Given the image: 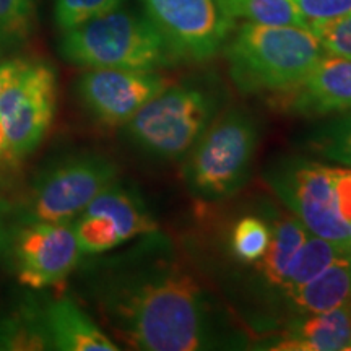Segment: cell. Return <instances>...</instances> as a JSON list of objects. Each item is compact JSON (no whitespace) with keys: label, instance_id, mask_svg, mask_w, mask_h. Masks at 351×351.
<instances>
[{"label":"cell","instance_id":"1","mask_svg":"<svg viewBox=\"0 0 351 351\" xmlns=\"http://www.w3.org/2000/svg\"><path fill=\"white\" fill-rule=\"evenodd\" d=\"M85 280L99 317L132 350L202 351L238 343L173 241L160 231L95 263Z\"/></svg>","mask_w":351,"mask_h":351},{"label":"cell","instance_id":"2","mask_svg":"<svg viewBox=\"0 0 351 351\" xmlns=\"http://www.w3.org/2000/svg\"><path fill=\"white\" fill-rule=\"evenodd\" d=\"M228 103L230 95L217 77L169 83L127 122L125 137L155 160H182Z\"/></svg>","mask_w":351,"mask_h":351},{"label":"cell","instance_id":"3","mask_svg":"<svg viewBox=\"0 0 351 351\" xmlns=\"http://www.w3.org/2000/svg\"><path fill=\"white\" fill-rule=\"evenodd\" d=\"M223 46L231 82L247 95H274L300 83L327 54L306 26L244 21Z\"/></svg>","mask_w":351,"mask_h":351},{"label":"cell","instance_id":"4","mask_svg":"<svg viewBox=\"0 0 351 351\" xmlns=\"http://www.w3.org/2000/svg\"><path fill=\"white\" fill-rule=\"evenodd\" d=\"M59 51L85 69L160 72L179 62L148 16L124 5L62 33Z\"/></svg>","mask_w":351,"mask_h":351},{"label":"cell","instance_id":"5","mask_svg":"<svg viewBox=\"0 0 351 351\" xmlns=\"http://www.w3.org/2000/svg\"><path fill=\"white\" fill-rule=\"evenodd\" d=\"M258 138V122L249 109H223L184 156L181 174L187 191L210 204L238 194L251 178Z\"/></svg>","mask_w":351,"mask_h":351},{"label":"cell","instance_id":"6","mask_svg":"<svg viewBox=\"0 0 351 351\" xmlns=\"http://www.w3.org/2000/svg\"><path fill=\"white\" fill-rule=\"evenodd\" d=\"M263 181L311 234L346 247L350 226L337 205L332 166L283 156L265 169Z\"/></svg>","mask_w":351,"mask_h":351},{"label":"cell","instance_id":"7","mask_svg":"<svg viewBox=\"0 0 351 351\" xmlns=\"http://www.w3.org/2000/svg\"><path fill=\"white\" fill-rule=\"evenodd\" d=\"M119 169L106 156L80 153L38 174L29 195V221H73L95 197L117 181Z\"/></svg>","mask_w":351,"mask_h":351},{"label":"cell","instance_id":"8","mask_svg":"<svg viewBox=\"0 0 351 351\" xmlns=\"http://www.w3.org/2000/svg\"><path fill=\"white\" fill-rule=\"evenodd\" d=\"M145 15L178 60L207 62L236 28L217 0H142Z\"/></svg>","mask_w":351,"mask_h":351},{"label":"cell","instance_id":"9","mask_svg":"<svg viewBox=\"0 0 351 351\" xmlns=\"http://www.w3.org/2000/svg\"><path fill=\"white\" fill-rule=\"evenodd\" d=\"M57 103L56 70L46 62H28L0 96V119L5 125L8 153H33L51 129Z\"/></svg>","mask_w":351,"mask_h":351},{"label":"cell","instance_id":"10","mask_svg":"<svg viewBox=\"0 0 351 351\" xmlns=\"http://www.w3.org/2000/svg\"><path fill=\"white\" fill-rule=\"evenodd\" d=\"M72 225L83 256L106 254L140 236L160 231L142 195L119 181L95 197Z\"/></svg>","mask_w":351,"mask_h":351},{"label":"cell","instance_id":"11","mask_svg":"<svg viewBox=\"0 0 351 351\" xmlns=\"http://www.w3.org/2000/svg\"><path fill=\"white\" fill-rule=\"evenodd\" d=\"M12 256L19 282L32 289H44L65 282L83 254L72 221H29L16 232Z\"/></svg>","mask_w":351,"mask_h":351},{"label":"cell","instance_id":"12","mask_svg":"<svg viewBox=\"0 0 351 351\" xmlns=\"http://www.w3.org/2000/svg\"><path fill=\"white\" fill-rule=\"evenodd\" d=\"M169 80L160 72L127 69H88L77 82L82 104L96 121L124 127Z\"/></svg>","mask_w":351,"mask_h":351},{"label":"cell","instance_id":"13","mask_svg":"<svg viewBox=\"0 0 351 351\" xmlns=\"http://www.w3.org/2000/svg\"><path fill=\"white\" fill-rule=\"evenodd\" d=\"M270 98L278 111L311 119L351 111V59L326 54L300 83Z\"/></svg>","mask_w":351,"mask_h":351},{"label":"cell","instance_id":"14","mask_svg":"<svg viewBox=\"0 0 351 351\" xmlns=\"http://www.w3.org/2000/svg\"><path fill=\"white\" fill-rule=\"evenodd\" d=\"M51 350L117 351L119 345L72 298H59L44 307Z\"/></svg>","mask_w":351,"mask_h":351},{"label":"cell","instance_id":"15","mask_svg":"<svg viewBox=\"0 0 351 351\" xmlns=\"http://www.w3.org/2000/svg\"><path fill=\"white\" fill-rule=\"evenodd\" d=\"M271 350L351 351V301L320 314H302Z\"/></svg>","mask_w":351,"mask_h":351},{"label":"cell","instance_id":"16","mask_svg":"<svg viewBox=\"0 0 351 351\" xmlns=\"http://www.w3.org/2000/svg\"><path fill=\"white\" fill-rule=\"evenodd\" d=\"M302 314H320L351 301V254L333 261L322 274L306 283L289 298Z\"/></svg>","mask_w":351,"mask_h":351},{"label":"cell","instance_id":"17","mask_svg":"<svg viewBox=\"0 0 351 351\" xmlns=\"http://www.w3.org/2000/svg\"><path fill=\"white\" fill-rule=\"evenodd\" d=\"M0 350L38 351L51 350L44 307L26 300L0 314Z\"/></svg>","mask_w":351,"mask_h":351},{"label":"cell","instance_id":"18","mask_svg":"<svg viewBox=\"0 0 351 351\" xmlns=\"http://www.w3.org/2000/svg\"><path fill=\"white\" fill-rule=\"evenodd\" d=\"M270 243L267 252L258 261L261 274L271 287H280L289 262L311 234L304 225L293 217H275L270 219Z\"/></svg>","mask_w":351,"mask_h":351},{"label":"cell","instance_id":"19","mask_svg":"<svg viewBox=\"0 0 351 351\" xmlns=\"http://www.w3.org/2000/svg\"><path fill=\"white\" fill-rule=\"evenodd\" d=\"M345 254H350L345 245L309 234L300 251L289 262L278 289H282L285 295L291 298L298 289H301L306 283L322 274L333 261Z\"/></svg>","mask_w":351,"mask_h":351},{"label":"cell","instance_id":"20","mask_svg":"<svg viewBox=\"0 0 351 351\" xmlns=\"http://www.w3.org/2000/svg\"><path fill=\"white\" fill-rule=\"evenodd\" d=\"M231 21L270 26H306L293 0H217ZM307 28V26H306Z\"/></svg>","mask_w":351,"mask_h":351},{"label":"cell","instance_id":"21","mask_svg":"<svg viewBox=\"0 0 351 351\" xmlns=\"http://www.w3.org/2000/svg\"><path fill=\"white\" fill-rule=\"evenodd\" d=\"M306 145L324 160L351 168V112L319 124L306 137Z\"/></svg>","mask_w":351,"mask_h":351},{"label":"cell","instance_id":"22","mask_svg":"<svg viewBox=\"0 0 351 351\" xmlns=\"http://www.w3.org/2000/svg\"><path fill=\"white\" fill-rule=\"evenodd\" d=\"M270 243V226L265 219L247 215L231 231V251L241 262H258Z\"/></svg>","mask_w":351,"mask_h":351},{"label":"cell","instance_id":"23","mask_svg":"<svg viewBox=\"0 0 351 351\" xmlns=\"http://www.w3.org/2000/svg\"><path fill=\"white\" fill-rule=\"evenodd\" d=\"M125 0H54V21L65 33L122 7Z\"/></svg>","mask_w":351,"mask_h":351},{"label":"cell","instance_id":"24","mask_svg":"<svg viewBox=\"0 0 351 351\" xmlns=\"http://www.w3.org/2000/svg\"><path fill=\"white\" fill-rule=\"evenodd\" d=\"M34 23V0H0V41L20 43Z\"/></svg>","mask_w":351,"mask_h":351},{"label":"cell","instance_id":"25","mask_svg":"<svg viewBox=\"0 0 351 351\" xmlns=\"http://www.w3.org/2000/svg\"><path fill=\"white\" fill-rule=\"evenodd\" d=\"M307 28L315 29L351 12V0H293Z\"/></svg>","mask_w":351,"mask_h":351},{"label":"cell","instance_id":"26","mask_svg":"<svg viewBox=\"0 0 351 351\" xmlns=\"http://www.w3.org/2000/svg\"><path fill=\"white\" fill-rule=\"evenodd\" d=\"M313 32L317 34L327 54L351 59V12Z\"/></svg>","mask_w":351,"mask_h":351},{"label":"cell","instance_id":"27","mask_svg":"<svg viewBox=\"0 0 351 351\" xmlns=\"http://www.w3.org/2000/svg\"><path fill=\"white\" fill-rule=\"evenodd\" d=\"M333 187H335L337 205H339V212L341 218L351 225V168H333Z\"/></svg>","mask_w":351,"mask_h":351},{"label":"cell","instance_id":"28","mask_svg":"<svg viewBox=\"0 0 351 351\" xmlns=\"http://www.w3.org/2000/svg\"><path fill=\"white\" fill-rule=\"evenodd\" d=\"M26 64H28V60L23 59H10L0 62V96L3 95V91H5L8 85L13 82V78L23 70Z\"/></svg>","mask_w":351,"mask_h":351},{"label":"cell","instance_id":"29","mask_svg":"<svg viewBox=\"0 0 351 351\" xmlns=\"http://www.w3.org/2000/svg\"><path fill=\"white\" fill-rule=\"evenodd\" d=\"M3 153H8V137L5 125H3L2 119H0V155H3Z\"/></svg>","mask_w":351,"mask_h":351},{"label":"cell","instance_id":"30","mask_svg":"<svg viewBox=\"0 0 351 351\" xmlns=\"http://www.w3.org/2000/svg\"><path fill=\"white\" fill-rule=\"evenodd\" d=\"M5 213H7V207L2 200H0V243L3 239V219H5Z\"/></svg>","mask_w":351,"mask_h":351},{"label":"cell","instance_id":"31","mask_svg":"<svg viewBox=\"0 0 351 351\" xmlns=\"http://www.w3.org/2000/svg\"><path fill=\"white\" fill-rule=\"evenodd\" d=\"M346 247H348V252L351 254V225L348 228V243H346Z\"/></svg>","mask_w":351,"mask_h":351}]
</instances>
